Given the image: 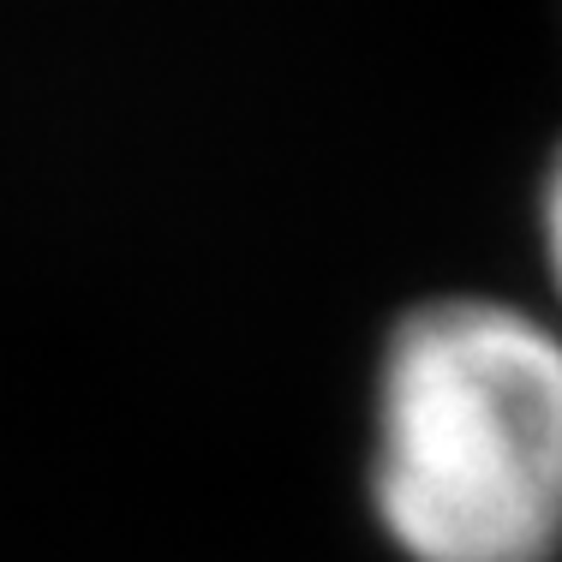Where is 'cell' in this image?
I'll use <instances>...</instances> for the list:
<instances>
[{"label":"cell","instance_id":"7a4b0ae2","mask_svg":"<svg viewBox=\"0 0 562 562\" xmlns=\"http://www.w3.org/2000/svg\"><path fill=\"white\" fill-rule=\"evenodd\" d=\"M544 239H551V270L562 281V156L551 168V186H544Z\"/></svg>","mask_w":562,"mask_h":562},{"label":"cell","instance_id":"6da1fadb","mask_svg":"<svg viewBox=\"0 0 562 562\" xmlns=\"http://www.w3.org/2000/svg\"><path fill=\"white\" fill-rule=\"evenodd\" d=\"M378 508L413 562H557L562 341L479 300L407 317L383 366Z\"/></svg>","mask_w":562,"mask_h":562}]
</instances>
